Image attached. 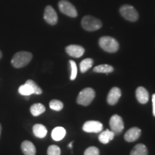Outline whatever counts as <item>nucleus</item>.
<instances>
[{"instance_id": "1", "label": "nucleus", "mask_w": 155, "mask_h": 155, "mask_svg": "<svg viewBox=\"0 0 155 155\" xmlns=\"http://www.w3.org/2000/svg\"><path fill=\"white\" fill-rule=\"evenodd\" d=\"M32 59V54L30 52L20 51L15 53L11 60V63L13 67L21 68L28 65Z\"/></svg>"}, {"instance_id": "2", "label": "nucleus", "mask_w": 155, "mask_h": 155, "mask_svg": "<svg viewBox=\"0 0 155 155\" xmlns=\"http://www.w3.org/2000/svg\"><path fill=\"white\" fill-rule=\"evenodd\" d=\"M98 44L100 47L107 53H116L119 49V42L110 36L101 37L98 40Z\"/></svg>"}, {"instance_id": "3", "label": "nucleus", "mask_w": 155, "mask_h": 155, "mask_svg": "<svg viewBox=\"0 0 155 155\" xmlns=\"http://www.w3.org/2000/svg\"><path fill=\"white\" fill-rule=\"evenodd\" d=\"M81 25L84 30L89 32H93L99 30L102 27V22L99 19L96 17L91 15H86L83 17L81 20Z\"/></svg>"}, {"instance_id": "4", "label": "nucleus", "mask_w": 155, "mask_h": 155, "mask_svg": "<svg viewBox=\"0 0 155 155\" xmlns=\"http://www.w3.org/2000/svg\"><path fill=\"white\" fill-rule=\"evenodd\" d=\"M95 91L91 88H86L79 93L76 101L78 104L82 106H87L94 99Z\"/></svg>"}, {"instance_id": "5", "label": "nucleus", "mask_w": 155, "mask_h": 155, "mask_svg": "<svg viewBox=\"0 0 155 155\" xmlns=\"http://www.w3.org/2000/svg\"><path fill=\"white\" fill-rule=\"evenodd\" d=\"M120 14L124 18L130 22H136L139 19V13L133 6L129 5H122L119 9Z\"/></svg>"}, {"instance_id": "6", "label": "nucleus", "mask_w": 155, "mask_h": 155, "mask_svg": "<svg viewBox=\"0 0 155 155\" xmlns=\"http://www.w3.org/2000/svg\"><path fill=\"white\" fill-rule=\"evenodd\" d=\"M58 8L63 14L70 17H76L78 16V12L75 6L68 0H61L58 2Z\"/></svg>"}, {"instance_id": "7", "label": "nucleus", "mask_w": 155, "mask_h": 155, "mask_svg": "<svg viewBox=\"0 0 155 155\" xmlns=\"http://www.w3.org/2000/svg\"><path fill=\"white\" fill-rule=\"evenodd\" d=\"M109 125L111 127V130L114 131L115 134H119L120 133L122 132L124 128L123 119L121 116L117 114L111 116L109 121Z\"/></svg>"}, {"instance_id": "8", "label": "nucleus", "mask_w": 155, "mask_h": 155, "mask_svg": "<svg viewBox=\"0 0 155 155\" xmlns=\"http://www.w3.org/2000/svg\"><path fill=\"white\" fill-rule=\"evenodd\" d=\"M44 19L50 25H55L58 23V17L57 12L52 6L48 5L45 9Z\"/></svg>"}, {"instance_id": "9", "label": "nucleus", "mask_w": 155, "mask_h": 155, "mask_svg": "<svg viewBox=\"0 0 155 155\" xmlns=\"http://www.w3.org/2000/svg\"><path fill=\"white\" fill-rule=\"evenodd\" d=\"M103 129V124L97 121H88L83 126V130L88 133H99Z\"/></svg>"}, {"instance_id": "10", "label": "nucleus", "mask_w": 155, "mask_h": 155, "mask_svg": "<svg viewBox=\"0 0 155 155\" xmlns=\"http://www.w3.org/2000/svg\"><path fill=\"white\" fill-rule=\"evenodd\" d=\"M65 51L70 56L73 58H81L83 55L85 49L82 46L78 45H70L65 48Z\"/></svg>"}, {"instance_id": "11", "label": "nucleus", "mask_w": 155, "mask_h": 155, "mask_svg": "<svg viewBox=\"0 0 155 155\" xmlns=\"http://www.w3.org/2000/svg\"><path fill=\"white\" fill-rule=\"evenodd\" d=\"M121 96V91L118 87H114L111 89L107 96V102L109 105H115L119 101L120 97Z\"/></svg>"}, {"instance_id": "12", "label": "nucleus", "mask_w": 155, "mask_h": 155, "mask_svg": "<svg viewBox=\"0 0 155 155\" xmlns=\"http://www.w3.org/2000/svg\"><path fill=\"white\" fill-rule=\"evenodd\" d=\"M141 131L138 127H132L129 129L124 134V139L128 142L137 141L141 136Z\"/></svg>"}, {"instance_id": "13", "label": "nucleus", "mask_w": 155, "mask_h": 155, "mask_svg": "<svg viewBox=\"0 0 155 155\" xmlns=\"http://www.w3.org/2000/svg\"><path fill=\"white\" fill-rule=\"evenodd\" d=\"M136 97L138 101L141 104H145L148 102L150 95L147 90L144 87L139 86L136 91Z\"/></svg>"}, {"instance_id": "14", "label": "nucleus", "mask_w": 155, "mask_h": 155, "mask_svg": "<svg viewBox=\"0 0 155 155\" xmlns=\"http://www.w3.org/2000/svg\"><path fill=\"white\" fill-rule=\"evenodd\" d=\"M21 149L25 155H35L36 148L33 143L30 141L25 140L21 144Z\"/></svg>"}, {"instance_id": "15", "label": "nucleus", "mask_w": 155, "mask_h": 155, "mask_svg": "<svg viewBox=\"0 0 155 155\" xmlns=\"http://www.w3.org/2000/svg\"><path fill=\"white\" fill-rule=\"evenodd\" d=\"M66 135V131L63 127H55V129L52 131L51 137L53 139V140L56 141H61L63 139Z\"/></svg>"}, {"instance_id": "16", "label": "nucleus", "mask_w": 155, "mask_h": 155, "mask_svg": "<svg viewBox=\"0 0 155 155\" xmlns=\"http://www.w3.org/2000/svg\"><path fill=\"white\" fill-rule=\"evenodd\" d=\"M32 130H33V134L35 136L40 139H42L45 137L48 134V130L46 127L44 125L40 124L34 125L33 128H32Z\"/></svg>"}, {"instance_id": "17", "label": "nucleus", "mask_w": 155, "mask_h": 155, "mask_svg": "<svg viewBox=\"0 0 155 155\" xmlns=\"http://www.w3.org/2000/svg\"><path fill=\"white\" fill-rule=\"evenodd\" d=\"M114 136H115V134H114V131H112L111 130H106L100 134L99 136H98V140L102 144H108L110 141H111L114 138Z\"/></svg>"}, {"instance_id": "18", "label": "nucleus", "mask_w": 155, "mask_h": 155, "mask_svg": "<svg viewBox=\"0 0 155 155\" xmlns=\"http://www.w3.org/2000/svg\"><path fill=\"white\" fill-rule=\"evenodd\" d=\"M130 155H148V150L144 144H138L131 151Z\"/></svg>"}, {"instance_id": "19", "label": "nucleus", "mask_w": 155, "mask_h": 155, "mask_svg": "<svg viewBox=\"0 0 155 155\" xmlns=\"http://www.w3.org/2000/svg\"><path fill=\"white\" fill-rule=\"evenodd\" d=\"M114 68L108 64H102V65L96 66L94 68V72L100 73H109L114 72Z\"/></svg>"}, {"instance_id": "20", "label": "nucleus", "mask_w": 155, "mask_h": 155, "mask_svg": "<svg viewBox=\"0 0 155 155\" xmlns=\"http://www.w3.org/2000/svg\"><path fill=\"white\" fill-rule=\"evenodd\" d=\"M45 111V107L42 104H35L30 107V112L32 116H38Z\"/></svg>"}, {"instance_id": "21", "label": "nucleus", "mask_w": 155, "mask_h": 155, "mask_svg": "<svg viewBox=\"0 0 155 155\" xmlns=\"http://www.w3.org/2000/svg\"><path fill=\"white\" fill-rule=\"evenodd\" d=\"M94 65V60L92 58H86L80 63V70L81 73H86Z\"/></svg>"}, {"instance_id": "22", "label": "nucleus", "mask_w": 155, "mask_h": 155, "mask_svg": "<svg viewBox=\"0 0 155 155\" xmlns=\"http://www.w3.org/2000/svg\"><path fill=\"white\" fill-rule=\"evenodd\" d=\"M18 91L21 95H22V96H30V95L34 94L32 88H31L30 85H28V83H25L24 85H22V86H19Z\"/></svg>"}, {"instance_id": "23", "label": "nucleus", "mask_w": 155, "mask_h": 155, "mask_svg": "<svg viewBox=\"0 0 155 155\" xmlns=\"http://www.w3.org/2000/svg\"><path fill=\"white\" fill-rule=\"evenodd\" d=\"M50 108L54 111H60L63 108V104L61 101L53 99L50 102Z\"/></svg>"}, {"instance_id": "24", "label": "nucleus", "mask_w": 155, "mask_h": 155, "mask_svg": "<svg viewBox=\"0 0 155 155\" xmlns=\"http://www.w3.org/2000/svg\"><path fill=\"white\" fill-rule=\"evenodd\" d=\"M26 83H28V85H30L31 86V88H32L33 90L34 94H37V95H40L42 93V90L40 88V87L38 86L37 83L35 82L34 81L32 80H28L26 81Z\"/></svg>"}, {"instance_id": "25", "label": "nucleus", "mask_w": 155, "mask_h": 155, "mask_svg": "<svg viewBox=\"0 0 155 155\" xmlns=\"http://www.w3.org/2000/svg\"><path fill=\"white\" fill-rule=\"evenodd\" d=\"M61 148L57 145H50L48 149V155H61Z\"/></svg>"}, {"instance_id": "26", "label": "nucleus", "mask_w": 155, "mask_h": 155, "mask_svg": "<svg viewBox=\"0 0 155 155\" xmlns=\"http://www.w3.org/2000/svg\"><path fill=\"white\" fill-rule=\"evenodd\" d=\"M69 63L71 68V77H70V78H71V80L73 81L76 78V76L78 74L77 65L73 61H70Z\"/></svg>"}, {"instance_id": "27", "label": "nucleus", "mask_w": 155, "mask_h": 155, "mask_svg": "<svg viewBox=\"0 0 155 155\" xmlns=\"http://www.w3.org/2000/svg\"><path fill=\"white\" fill-rule=\"evenodd\" d=\"M99 150L96 147H88L84 152V155H99Z\"/></svg>"}, {"instance_id": "28", "label": "nucleus", "mask_w": 155, "mask_h": 155, "mask_svg": "<svg viewBox=\"0 0 155 155\" xmlns=\"http://www.w3.org/2000/svg\"><path fill=\"white\" fill-rule=\"evenodd\" d=\"M152 105H153V115L155 116V94L152 96Z\"/></svg>"}, {"instance_id": "29", "label": "nucleus", "mask_w": 155, "mask_h": 155, "mask_svg": "<svg viewBox=\"0 0 155 155\" xmlns=\"http://www.w3.org/2000/svg\"><path fill=\"white\" fill-rule=\"evenodd\" d=\"M68 147H70V148H72V147H73V142L70 143L69 145H68Z\"/></svg>"}, {"instance_id": "30", "label": "nucleus", "mask_w": 155, "mask_h": 155, "mask_svg": "<svg viewBox=\"0 0 155 155\" xmlns=\"http://www.w3.org/2000/svg\"><path fill=\"white\" fill-rule=\"evenodd\" d=\"M2 51L0 50V60L2 59Z\"/></svg>"}, {"instance_id": "31", "label": "nucleus", "mask_w": 155, "mask_h": 155, "mask_svg": "<svg viewBox=\"0 0 155 155\" xmlns=\"http://www.w3.org/2000/svg\"><path fill=\"white\" fill-rule=\"evenodd\" d=\"M1 133H2V125L0 124V137H1Z\"/></svg>"}]
</instances>
